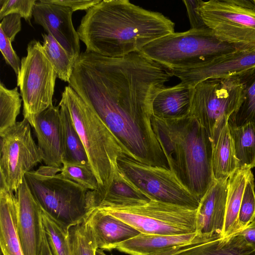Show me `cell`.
<instances>
[{
	"mask_svg": "<svg viewBox=\"0 0 255 255\" xmlns=\"http://www.w3.org/2000/svg\"><path fill=\"white\" fill-rule=\"evenodd\" d=\"M35 0H0V20L10 14H18L31 25Z\"/></svg>",
	"mask_w": 255,
	"mask_h": 255,
	"instance_id": "obj_34",
	"label": "cell"
},
{
	"mask_svg": "<svg viewBox=\"0 0 255 255\" xmlns=\"http://www.w3.org/2000/svg\"><path fill=\"white\" fill-rule=\"evenodd\" d=\"M39 255H53L49 247L45 232Z\"/></svg>",
	"mask_w": 255,
	"mask_h": 255,
	"instance_id": "obj_40",
	"label": "cell"
},
{
	"mask_svg": "<svg viewBox=\"0 0 255 255\" xmlns=\"http://www.w3.org/2000/svg\"><path fill=\"white\" fill-rule=\"evenodd\" d=\"M3 31L0 29V50L7 64L13 70L16 77L21 65V61L13 50L12 44Z\"/></svg>",
	"mask_w": 255,
	"mask_h": 255,
	"instance_id": "obj_35",
	"label": "cell"
},
{
	"mask_svg": "<svg viewBox=\"0 0 255 255\" xmlns=\"http://www.w3.org/2000/svg\"><path fill=\"white\" fill-rule=\"evenodd\" d=\"M244 88L238 76L208 79L194 86L188 116L208 132L212 143L244 99Z\"/></svg>",
	"mask_w": 255,
	"mask_h": 255,
	"instance_id": "obj_7",
	"label": "cell"
},
{
	"mask_svg": "<svg viewBox=\"0 0 255 255\" xmlns=\"http://www.w3.org/2000/svg\"><path fill=\"white\" fill-rule=\"evenodd\" d=\"M60 173L89 191L96 190L98 188L97 179L90 164L63 161Z\"/></svg>",
	"mask_w": 255,
	"mask_h": 255,
	"instance_id": "obj_32",
	"label": "cell"
},
{
	"mask_svg": "<svg viewBox=\"0 0 255 255\" xmlns=\"http://www.w3.org/2000/svg\"><path fill=\"white\" fill-rule=\"evenodd\" d=\"M193 91V86L182 82L164 88L153 100V116L165 120L178 119L188 116Z\"/></svg>",
	"mask_w": 255,
	"mask_h": 255,
	"instance_id": "obj_21",
	"label": "cell"
},
{
	"mask_svg": "<svg viewBox=\"0 0 255 255\" xmlns=\"http://www.w3.org/2000/svg\"><path fill=\"white\" fill-rule=\"evenodd\" d=\"M32 128L42 161L47 166L61 168L63 151L59 106L53 105L36 116Z\"/></svg>",
	"mask_w": 255,
	"mask_h": 255,
	"instance_id": "obj_17",
	"label": "cell"
},
{
	"mask_svg": "<svg viewBox=\"0 0 255 255\" xmlns=\"http://www.w3.org/2000/svg\"><path fill=\"white\" fill-rule=\"evenodd\" d=\"M96 255H106L104 253L103 250L100 249H97L96 250Z\"/></svg>",
	"mask_w": 255,
	"mask_h": 255,
	"instance_id": "obj_41",
	"label": "cell"
},
{
	"mask_svg": "<svg viewBox=\"0 0 255 255\" xmlns=\"http://www.w3.org/2000/svg\"><path fill=\"white\" fill-rule=\"evenodd\" d=\"M198 9L221 41L241 51H255V0H199Z\"/></svg>",
	"mask_w": 255,
	"mask_h": 255,
	"instance_id": "obj_8",
	"label": "cell"
},
{
	"mask_svg": "<svg viewBox=\"0 0 255 255\" xmlns=\"http://www.w3.org/2000/svg\"><path fill=\"white\" fill-rule=\"evenodd\" d=\"M212 166L215 180H228L239 168L228 122L212 143Z\"/></svg>",
	"mask_w": 255,
	"mask_h": 255,
	"instance_id": "obj_22",
	"label": "cell"
},
{
	"mask_svg": "<svg viewBox=\"0 0 255 255\" xmlns=\"http://www.w3.org/2000/svg\"><path fill=\"white\" fill-rule=\"evenodd\" d=\"M26 50V55L21 59L17 85L23 102L24 119L32 127L35 117L53 106L57 76L38 41H30Z\"/></svg>",
	"mask_w": 255,
	"mask_h": 255,
	"instance_id": "obj_10",
	"label": "cell"
},
{
	"mask_svg": "<svg viewBox=\"0 0 255 255\" xmlns=\"http://www.w3.org/2000/svg\"><path fill=\"white\" fill-rule=\"evenodd\" d=\"M60 102L67 107L83 143L98 181L96 191H106L119 171L118 159L128 154L95 110L70 86L65 87Z\"/></svg>",
	"mask_w": 255,
	"mask_h": 255,
	"instance_id": "obj_4",
	"label": "cell"
},
{
	"mask_svg": "<svg viewBox=\"0 0 255 255\" xmlns=\"http://www.w3.org/2000/svg\"><path fill=\"white\" fill-rule=\"evenodd\" d=\"M45 2L70 8L73 11L88 10L101 0H44Z\"/></svg>",
	"mask_w": 255,
	"mask_h": 255,
	"instance_id": "obj_38",
	"label": "cell"
},
{
	"mask_svg": "<svg viewBox=\"0 0 255 255\" xmlns=\"http://www.w3.org/2000/svg\"><path fill=\"white\" fill-rule=\"evenodd\" d=\"M173 76L140 51L112 58L85 51L75 63L69 86L129 145L152 133L153 100Z\"/></svg>",
	"mask_w": 255,
	"mask_h": 255,
	"instance_id": "obj_1",
	"label": "cell"
},
{
	"mask_svg": "<svg viewBox=\"0 0 255 255\" xmlns=\"http://www.w3.org/2000/svg\"><path fill=\"white\" fill-rule=\"evenodd\" d=\"M73 13L69 7L40 0L35 3L33 17L77 60L81 54L80 40L73 24Z\"/></svg>",
	"mask_w": 255,
	"mask_h": 255,
	"instance_id": "obj_13",
	"label": "cell"
},
{
	"mask_svg": "<svg viewBox=\"0 0 255 255\" xmlns=\"http://www.w3.org/2000/svg\"><path fill=\"white\" fill-rule=\"evenodd\" d=\"M86 217L91 227L98 249L111 251L140 233L124 221L101 210L88 211Z\"/></svg>",
	"mask_w": 255,
	"mask_h": 255,
	"instance_id": "obj_19",
	"label": "cell"
},
{
	"mask_svg": "<svg viewBox=\"0 0 255 255\" xmlns=\"http://www.w3.org/2000/svg\"><path fill=\"white\" fill-rule=\"evenodd\" d=\"M59 106L63 151V161L90 164L85 148L67 107L61 102Z\"/></svg>",
	"mask_w": 255,
	"mask_h": 255,
	"instance_id": "obj_25",
	"label": "cell"
},
{
	"mask_svg": "<svg viewBox=\"0 0 255 255\" xmlns=\"http://www.w3.org/2000/svg\"><path fill=\"white\" fill-rule=\"evenodd\" d=\"M213 238L198 233L179 235L140 233L121 244L116 249L129 255H175Z\"/></svg>",
	"mask_w": 255,
	"mask_h": 255,
	"instance_id": "obj_15",
	"label": "cell"
},
{
	"mask_svg": "<svg viewBox=\"0 0 255 255\" xmlns=\"http://www.w3.org/2000/svg\"><path fill=\"white\" fill-rule=\"evenodd\" d=\"M17 231L24 255H39L44 234L42 209L24 178L15 192Z\"/></svg>",
	"mask_w": 255,
	"mask_h": 255,
	"instance_id": "obj_14",
	"label": "cell"
},
{
	"mask_svg": "<svg viewBox=\"0 0 255 255\" xmlns=\"http://www.w3.org/2000/svg\"><path fill=\"white\" fill-rule=\"evenodd\" d=\"M153 129L169 169L200 200L212 185V140L195 118L165 120L153 115Z\"/></svg>",
	"mask_w": 255,
	"mask_h": 255,
	"instance_id": "obj_3",
	"label": "cell"
},
{
	"mask_svg": "<svg viewBox=\"0 0 255 255\" xmlns=\"http://www.w3.org/2000/svg\"><path fill=\"white\" fill-rule=\"evenodd\" d=\"M255 67V51L238 50L198 68L172 71L182 82L194 87L208 79L238 76Z\"/></svg>",
	"mask_w": 255,
	"mask_h": 255,
	"instance_id": "obj_16",
	"label": "cell"
},
{
	"mask_svg": "<svg viewBox=\"0 0 255 255\" xmlns=\"http://www.w3.org/2000/svg\"><path fill=\"white\" fill-rule=\"evenodd\" d=\"M244 88V99L237 111L229 119V126L240 127L248 123L255 126V67L238 76Z\"/></svg>",
	"mask_w": 255,
	"mask_h": 255,
	"instance_id": "obj_27",
	"label": "cell"
},
{
	"mask_svg": "<svg viewBox=\"0 0 255 255\" xmlns=\"http://www.w3.org/2000/svg\"><path fill=\"white\" fill-rule=\"evenodd\" d=\"M162 13L128 0H101L86 10L77 32L86 51L117 58L139 52L151 41L174 32Z\"/></svg>",
	"mask_w": 255,
	"mask_h": 255,
	"instance_id": "obj_2",
	"label": "cell"
},
{
	"mask_svg": "<svg viewBox=\"0 0 255 255\" xmlns=\"http://www.w3.org/2000/svg\"><path fill=\"white\" fill-rule=\"evenodd\" d=\"M60 172L61 168L41 166L26 173L24 179L42 209L69 228L85 217L89 190Z\"/></svg>",
	"mask_w": 255,
	"mask_h": 255,
	"instance_id": "obj_6",
	"label": "cell"
},
{
	"mask_svg": "<svg viewBox=\"0 0 255 255\" xmlns=\"http://www.w3.org/2000/svg\"><path fill=\"white\" fill-rule=\"evenodd\" d=\"M42 36L45 53L56 71L57 77L69 83L76 60L51 34H42Z\"/></svg>",
	"mask_w": 255,
	"mask_h": 255,
	"instance_id": "obj_28",
	"label": "cell"
},
{
	"mask_svg": "<svg viewBox=\"0 0 255 255\" xmlns=\"http://www.w3.org/2000/svg\"><path fill=\"white\" fill-rule=\"evenodd\" d=\"M18 88L9 89L0 83V135L16 123L22 99Z\"/></svg>",
	"mask_w": 255,
	"mask_h": 255,
	"instance_id": "obj_30",
	"label": "cell"
},
{
	"mask_svg": "<svg viewBox=\"0 0 255 255\" xmlns=\"http://www.w3.org/2000/svg\"><path fill=\"white\" fill-rule=\"evenodd\" d=\"M255 253L242 236L235 234L228 238H213L175 255H252Z\"/></svg>",
	"mask_w": 255,
	"mask_h": 255,
	"instance_id": "obj_24",
	"label": "cell"
},
{
	"mask_svg": "<svg viewBox=\"0 0 255 255\" xmlns=\"http://www.w3.org/2000/svg\"><path fill=\"white\" fill-rule=\"evenodd\" d=\"M69 232L72 255H96L98 248L86 216L80 222L71 226Z\"/></svg>",
	"mask_w": 255,
	"mask_h": 255,
	"instance_id": "obj_31",
	"label": "cell"
},
{
	"mask_svg": "<svg viewBox=\"0 0 255 255\" xmlns=\"http://www.w3.org/2000/svg\"><path fill=\"white\" fill-rule=\"evenodd\" d=\"M250 168H238L228 179L226 215L222 238L238 232V218L242 196L250 173Z\"/></svg>",
	"mask_w": 255,
	"mask_h": 255,
	"instance_id": "obj_23",
	"label": "cell"
},
{
	"mask_svg": "<svg viewBox=\"0 0 255 255\" xmlns=\"http://www.w3.org/2000/svg\"><path fill=\"white\" fill-rule=\"evenodd\" d=\"M255 179L251 171L248 176L242 196L238 218V232L255 219Z\"/></svg>",
	"mask_w": 255,
	"mask_h": 255,
	"instance_id": "obj_33",
	"label": "cell"
},
{
	"mask_svg": "<svg viewBox=\"0 0 255 255\" xmlns=\"http://www.w3.org/2000/svg\"><path fill=\"white\" fill-rule=\"evenodd\" d=\"M238 50L206 27L174 32L148 43L140 52L173 71L198 68Z\"/></svg>",
	"mask_w": 255,
	"mask_h": 255,
	"instance_id": "obj_5",
	"label": "cell"
},
{
	"mask_svg": "<svg viewBox=\"0 0 255 255\" xmlns=\"http://www.w3.org/2000/svg\"><path fill=\"white\" fill-rule=\"evenodd\" d=\"M120 171L151 200L197 210L200 200L169 168L143 164L128 155L118 160Z\"/></svg>",
	"mask_w": 255,
	"mask_h": 255,
	"instance_id": "obj_11",
	"label": "cell"
},
{
	"mask_svg": "<svg viewBox=\"0 0 255 255\" xmlns=\"http://www.w3.org/2000/svg\"><path fill=\"white\" fill-rule=\"evenodd\" d=\"M227 181L215 180L200 200L197 215L198 234L222 238L226 215Z\"/></svg>",
	"mask_w": 255,
	"mask_h": 255,
	"instance_id": "obj_18",
	"label": "cell"
},
{
	"mask_svg": "<svg viewBox=\"0 0 255 255\" xmlns=\"http://www.w3.org/2000/svg\"><path fill=\"white\" fill-rule=\"evenodd\" d=\"M21 16L18 14H10L4 16L1 20L0 29L11 42L15 39L16 34L21 30Z\"/></svg>",
	"mask_w": 255,
	"mask_h": 255,
	"instance_id": "obj_36",
	"label": "cell"
},
{
	"mask_svg": "<svg viewBox=\"0 0 255 255\" xmlns=\"http://www.w3.org/2000/svg\"><path fill=\"white\" fill-rule=\"evenodd\" d=\"M97 209L124 221L142 234L179 235L197 233V209L153 200L134 206Z\"/></svg>",
	"mask_w": 255,
	"mask_h": 255,
	"instance_id": "obj_9",
	"label": "cell"
},
{
	"mask_svg": "<svg viewBox=\"0 0 255 255\" xmlns=\"http://www.w3.org/2000/svg\"><path fill=\"white\" fill-rule=\"evenodd\" d=\"M239 168L255 167V126L248 123L240 127L229 126Z\"/></svg>",
	"mask_w": 255,
	"mask_h": 255,
	"instance_id": "obj_26",
	"label": "cell"
},
{
	"mask_svg": "<svg viewBox=\"0 0 255 255\" xmlns=\"http://www.w3.org/2000/svg\"><path fill=\"white\" fill-rule=\"evenodd\" d=\"M15 194L0 188V246L2 255H24L17 231Z\"/></svg>",
	"mask_w": 255,
	"mask_h": 255,
	"instance_id": "obj_20",
	"label": "cell"
},
{
	"mask_svg": "<svg viewBox=\"0 0 255 255\" xmlns=\"http://www.w3.org/2000/svg\"><path fill=\"white\" fill-rule=\"evenodd\" d=\"M236 234L242 236L246 245L255 252V219L247 227Z\"/></svg>",
	"mask_w": 255,
	"mask_h": 255,
	"instance_id": "obj_39",
	"label": "cell"
},
{
	"mask_svg": "<svg viewBox=\"0 0 255 255\" xmlns=\"http://www.w3.org/2000/svg\"><path fill=\"white\" fill-rule=\"evenodd\" d=\"M0 136V187L15 192L25 175L42 161L25 119Z\"/></svg>",
	"mask_w": 255,
	"mask_h": 255,
	"instance_id": "obj_12",
	"label": "cell"
},
{
	"mask_svg": "<svg viewBox=\"0 0 255 255\" xmlns=\"http://www.w3.org/2000/svg\"><path fill=\"white\" fill-rule=\"evenodd\" d=\"M183 2L186 7L190 29H202L207 27L199 11V0H184Z\"/></svg>",
	"mask_w": 255,
	"mask_h": 255,
	"instance_id": "obj_37",
	"label": "cell"
},
{
	"mask_svg": "<svg viewBox=\"0 0 255 255\" xmlns=\"http://www.w3.org/2000/svg\"><path fill=\"white\" fill-rule=\"evenodd\" d=\"M44 230L53 255H72L69 228L42 210Z\"/></svg>",
	"mask_w": 255,
	"mask_h": 255,
	"instance_id": "obj_29",
	"label": "cell"
}]
</instances>
